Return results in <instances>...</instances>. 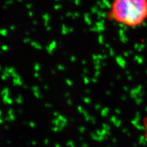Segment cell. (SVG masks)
Returning a JSON list of instances; mask_svg holds the SVG:
<instances>
[{"label": "cell", "instance_id": "obj_2", "mask_svg": "<svg viewBox=\"0 0 147 147\" xmlns=\"http://www.w3.org/2000/svg\"><path fill=\"white\" fill-rule=\"evenodd\" d=\"M144 129H145V137L146 139L147 140V117L145 118V121H144Z\"/></svg>", "mask_w": 147, "mask_h": 147}, {"label": "cell", "instance_id": "obj_1", "mask_svg": "<svg viewBox=\"0 0 147 147\" xmlns=\"http://www.w3.org/2000/svg\"><path fill=\"white\" fill-rule=\"evenodd\" d=\"M109 17L119 24L139 26L147 20V0H113Z\"/></svg>", "mask_w": 147, "mask_h": 147}]
</instances>
